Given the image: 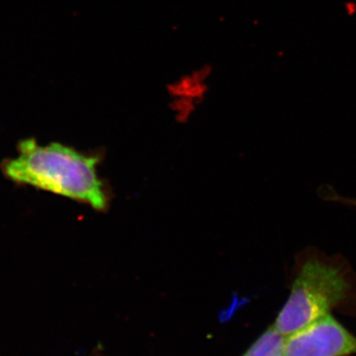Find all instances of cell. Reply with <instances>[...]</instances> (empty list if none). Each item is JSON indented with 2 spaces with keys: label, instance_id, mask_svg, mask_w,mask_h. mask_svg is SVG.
<instances>
[{
  "label": "cell",
  "instance_id": "cell-1",
  "mask_svg": "<svg viewBox=\"0 0 356 356\" xmlns=\"http://www.w3.org/2000/svg\"><path fill=\"white\" fill-rule=\"evenodd\" d=\"M98 159L60 143L40 145L34 138L20 140L17 156L4 159L2 175L18 186L88 204L95 210L106 207V196L96 172Z\"/></svg>",
  "mask_w": 356,
  "mask_h": 356
},
{
  "label": "cell",
  "instance_id": "cell-2",
  "mask_svg": "<svg viewBox=\"0 0 356 356\" xmlns=\"http://www.w3.org/2000/svg\"><path fill=\"white\" fill-rule=\"evenodd\" d=\"M355 297L353 277L343 264L318 257L300 264L291 291L273 327L288 336L339 309H348Z\"/></svg>",
  "mask_w": 356,
  "mask_h": 356
},
{
  "label": "cell",
  "instance_id": "cell-3",
  "mask_svg": "<svg viewBox=\"0 0 356 356\" xmlns=\"http://www.w3.org/2000/svg\"><path fill=\"white\" fill-rule=\"evenodd\" d=\"M356 355V334L332 315L285 337L284 356Z\"/></svg>",
  "mask_w": 356,
  "mask_h": 356
},
{
  "label": "cell",
  "instance_id": "cell-4",
  "mask_svg": "<svg viewBox=\"0 0 356 356\" xmlns=\"http://www.w3.org/2000/svg\"><path fill=\"white\" fill-rule=\"evenodd\" d=\"M284 346L285 336L273 325L255 339L242 356H284Z\"/></svg>",
  "mask_w": 356,
  "mask_h": 356
},
{
  "label": "cell",
  "instance_id": "cell-5",
  "mask_svg": "<svg viewBox=\"0 0 356 356\" xmlns=\"http://www.w3.org/2000/svg\"><path fill=\"white\" fill-rule=\"evenodd\" d=\"M329 198H331V200L332 201H337V202L348 204V205L355 206L356 207V200H355V199L341 197V196L339 195H332L331 197Z\"/></svg>",
  "mask_w": 356,
  "mask_h": 356
}]
</instances>
